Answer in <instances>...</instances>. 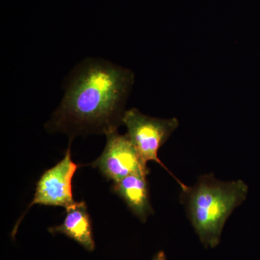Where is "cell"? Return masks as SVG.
<instances>
[{
	"mask_svg": "<svg viewBox=\"0 0 260 260\" xmlns=\"http://www.w3.org/2000/svg\"><path fill=\"white\" fill-rule=\"evenodd\" d=\"M247 193L242 180L222 181L213 174L202 175L194 185L181 189V203L205 248L218 245L225 222Z\"/></svg>",
	"mask_w": 260,
	"mask_h": 260,
	"instance_id": "2",
	"label": "cell"
},
{
	"mask_svg": "<svg viewBox=\"0 0 260 260\" xmlns=\"http://www.w3.org/2000/svg\"><path fill=\"white\" fill-rule=\"evenodd\" d=\"M107 145L102 155L91 164L107 180L117 182L132 174H149L148 165L142 160L139 153L127 134L120 135L117 129L106 134Z\"/></svg>",
	"mask_w": 260,
	"mask_h": 260,
	"instance_id": "5",
	"label": "cell"
},
{
	"mask_svg": "<svg viewBox=\"0 0 260 260\" xmlns=\"http://www.w3.org/2000/svg\"><path fill=\"white\" fill-rule=\"evenodd\" d=\"M147 177V174L142 173L132 174L113 183L112 187L113 192L123 200L132 213L143 223L154 214Z\"/></svg>",
	"mask_w": 260,
	"mask_h": 260,
	"instance_id": "6",
	"label": "cell"
},
{
	"mask_svg": "<svg viewBox=\"0 0 260 260\" xmlns=\"http://www.w3.org/2000/svg\"><path fill=\"white\" fill-rule=\"evenodd\" d=\"M134 82L131 70L88 59L75 68L60 105L46 127L72 137L107 134L121 124Z\"/></svg>",
	"mask_w": 260,
	"mask_h": 260,
	"instance_id": "1",
	"label": "cell"
},
{
	"mask_svg": "<svg viewBox=\"0 0 260 260\" xmlns=\"http://www.w3.org/2000/svg\"><path fill=\"white\" fill-rule=\"evenodd\" d=\"M122 121L127 128L126 134L143 161L146 165L149 161L157 162L177 181L181 189H184L186 184L179 180L158 158L159 150L179 125L177 118L151 117L140 112L138 109H131L125 111Z\"/></svg>",
	"mask_w": 260,
	"mask_h": 260,
	"instance_id": "3",
	"label": "cell"
},
{
	"mask_svg": "<svg viewBox=\"0 0 260 260\" xmlns=\"http://www.w3.org/2000/svg\"><path fill=\"white\" fill-rule=\"evenodd\" d=\"M51 234H61L78 242L86 250L95 249L91 219L84 201L76 202L66 209V216L61 225L49 228Z\"/></svg>",
	"mask_w": 260,
	"mask_h": 260,
	"instance_id": "7",
	"label": "cell"
},
{
	"mask_svg": "<svg viewBox=\"0 0 260 260\" xmlns=\"http://www.w3.org/2000/svg\"><path fill=\"white\" fill-rule=\"evenodd\" d=\"M70 148V143L64 158L54 167L46 171L38 181L34 199L15 225L12 233L13 238L16 234L25 213L34 205L62 207L66 210L76 203L73 198V179L78 165L72 160Z\"/></svg>",
	"mask_w": 260,
	"mask_h": 260,
	"instance_id": "4",
	"label": "cell"
},
{
	"mask_svg": "<svg viewBox=\"0 0 260 260\" xmlns=\"http://www.w3.org/2000/svg\"><path fill=\"white\" fill-rule=\"evenodd\" d=\"M153 260H167V256L164 251H160L154 256Z\"/></svg>",
	"mask_w": 260,
	"mask_h": 260,
	"instance_id": "8",
	"label": "cell"
}]
</instances>
